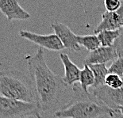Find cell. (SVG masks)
<instances>
[{"label": "cell", "instance_id": "6da1fadb", "mask_svg": "<svg viewBox=\"0 0 123 118\" xmlns=\"http://www.w3.org/2000/svg\"><path fill=\"white\" fill-rule=\"evenodd\" d=\"M25 59L34 86L38 106L41 112L51 111L58 104L67 86L63 78L49 67L42 48H39L34 55H26Z\"/></svg>", "mask_w": 123, "mask_h": 118}, {"label": "cell", "instance_id": "7a4b0ae2", "mask_svg": "<svg viewBox=\"0 0 123 118\" xmlns=\"http://www.w3.org/2000/svg\"><path fill=\"white\" fill-rule=\"evenodd\" d=\"M0 95L13 100L37 104L33 81L30 76L18 70L0 71Z\"/></svg>", "mask_w": 123, "mask_h": 118}, {"label": "cell", "instance_id": "3957f363", "mask_svg": "<svg viewBox=\"0 0 123 118\" xmlns=\"http://www.w3.org/2000/svg\"><path fill=\"white\" fill-rule=\"evenodd\" d=\"M116 112L103 104L98 103L91 98L70 102L54 112L57 118H100L114 117Z\"/></svg>", "mask_w": 123, "mask_h": 118}, {"label": "cell", "instance_id": "277c9868", "mask_svg": "<svg viewBox=\"0 0 123 118\" xmlns=\"http://www.w3.org/2000/svg\"><path fill=\"white\" fill-rule=\"evenodd\" d=\"M42 118L37 104L13 100L0 95V118Z\"/></svg>", "mask_w": 123, "mask_h": 118}, {"label": "cell", "instance_id": "5b68a950", "mask_svg": "<svg viewBox=\"0 0 123 118\" xmlns=\"http://www.w3.org/2000/svg\"><path fill=\"white\" fill-rule=\"evenodd\" d=\"M91 94V96L115 112L123 106V86L117 90H112L104 85L93 88Z\"/></svg>", "mask_w": 123, "mask_h": 118}, {"label": "cell", "instance_id": "8992f818", "mask_svg": "<svg viewBox=\"0 0 123 118\" xmlns=\"http://www.w3.org/2000/svg\"><path fill=\"white\" fill-rule=\"evenodd\" d=\"M19 35L22 38L37 44L40 48L48 49L50 51L57 52L61 51L64 48L61 40L55 33L42 35V34H37L27 30H20Z\"/></svg>", "mask_w": 123, "mask_h": 118}, {"label": "cell", "instance_id": "52a82bcc", "mask_svg": "<svg viewBox=\"0 0 123 118\" xmlns=\"http://www.w3.org/2000/svg\"><path fill=\"white\" fill-rule=\"evenodd\" d=\"M51 27L61 40L64 48L72 52L81 51L82 48L77 43V35L70 30L68 26L61 22H53L51 24Z\"/></svg>", "mask_w": 123, "mask_h": 118}, {"label": "cell", "instance_id": "ba28073f", "mask_svg": "<svg viewBox=\"0 0 123 118\" xmlns=\"http://www.w3.org/2000/svg\"><path fill=\"white\" fill-rule=\"evenodd\" d=\"M123 25V1L121 7L115 12L106 11L102 14V20L94 30L98 34L104 30H117Z\"/></svg>", "mask_w": 123, "mask_h": 118}, {"label": "cell", "instance_id": "9c48e42d", "mask_svg": "<svg viewBox=\"0 0 123 118\" xmlns=\"http://www.w3.org/2000/svg\"><path fill=\"white\" fill-rule=\"evenodd\" d=\"M0 11L6 17L8 22L30 18V14L20 6L17 0H0Z\"/></svg>", "mask_w": 123, "mask_h": 118}, {"label": "cell", "instance_id": "30bf717a", "mask_svg": "<svg viewBox=\"0 0 123 118\" xmlns=\"http://www.w3.org/2000/svg\"><path fill=\"white\" fill-rule=\"evenodd\" d=\"M117 55L114 47H99L98 49L90 52L83 60V64H106V63L114 61Z\"/></svg>", "mask_w": 123, "mask_h": 118}, {"label": "cell", "instance_id": "8fae6325", "mask_svg": "<svg viewBox=\"0 0 123 118\" xmlns=\"http://www.w3.org/2000/svg\"><path fill=\"white\" fill-rule=\"evenodd\" d=\"M60 58L64 67V75L63 77V81L66 84L67 86L72 87L74 90L76 87V83L80 82V77L81 69H80L72 60L70 59L69 56L65 53L60 54Z\"/></svg>", "mask_w": 123, "mask_h": 118}, {"label": "cell", "instance_id": "7c38bea8", "mask_svg": "<svg viewBox=\"0 0 123 118\" xmlns=\"http://www.w3.org/2000/svg\"><path fill=\"white\" fill-rule=\"evenodd\" d=\"M80 88L82 90L83 94L87 97L88 98H91V94L88 91V87H93L95 84V75L90 67L87 64H84L83 69H81L80 77Z\"/></svg>", "mask_w": 123, "mask_h": 118}, {"label": "cell", "instance_id": "4fadbf2b", "mask_svg": "<svg viewBox=\"0 0 123 118\" xmlns=\"http://www.w3.org/2000/svg\"><path fill=\"white\" fill-rule=\"evenodd\" d=\"M88 66L90 67L95 75V84L92 88L104 86L106 77L109 74V70L106 64H90Z\"/></svg>", "mask_w": 123, "mask_h": 118}, {"label": "cell", "instance_id": "5bb4252c", "mask_svg": "<svg viewBox=\"0 0 123 118\" xmlns=\"http://www.w3.org/2000/svg\"><path fill=\"white\" fill-rule=\"evenodd\" d=\"M77 43L90 52H93L101 47V44L97 35L77 36Z\"/></svg>", "mask_w": 123, "mask_h": 118}, {"label": "cell", "instance_id": "9a60e30c", "mask_svg": "<svg viewBox=\"0 0 123 118\" xmlns=\"http://www.w3.org/2000/svg\"><path fill=\"white\" fill-rule=\"evenodd\" d=\"M119 30H104L97 34L101 46L112 47L117 38Z\"/></svg>", "mask_w": 123, "mask_h": 118}, {"label": "cell", "instance_id": "2e32d148", "mask_svg": "<svg viewBox=\"0 0 123 118\" xmlns=\"http://www.w3.org/2000/svg\"><path fill=\"white\" fill-rule=\"evenodd\" d=\"M104 85L112 90H117L123 86V78L117 75L109 73L106 77Z\"/></svg>", "mask_w": 123, "mask_h": 118}, {"label": "cell", "instance_id": "e0dca14e", "mask_svg": "<svg viewBox=\"0 0 123 118\" xmlns=\"http://www.w3.org/2000/svg\"><path fill=\"white\" fill-rule=\"evenodd\" d=\"M109 73L123 77V56L117 57L108 68Z\"/></svg>", "mask_w": 123, "mask_h": 118}, {"label": "cell", "instance_id": "ac0fdd59", "mask_svg": "<svg viewBox=\"0 0 123 118\" xmlns=\"http://www.w3.org/2000/svg\"><path fill=\"white\" fill-rule=\"evenodd\" d=\"M119 34L114 44V48L117 55V57L123 56V26L119 29Z\"/></svg>", "mask_w": 123, "mask_h": 118}, {"label": "cell", "instance_id": "d6986e66", "mask_svg": "<svg viewBox=\"0 0 123 118\" xmlns=\"http://www.w3.org/2000/svg\"><path fill=\"white\" fill-rule=\"evenodd\" d=\"M122 1L119 0H105L104 6H105L106 11L108 12H115L118 10L121 7Z\"/></svg>", "mask_w": 123, "mask_h": 118}, {"label": "cell", "instance_id": "ffe728a7", "mask_svg": "<svg viewBox=\"0 0 123 118\" xmlns=\"http://www.w3.org/2000/svg\"><path fill=\"white\" fill-rule=\"evenodd\" d=\"M117 111L120 112V113H121V114H122V116L123 117V106H121V107H119L118 109H117Z\"/></svg>", "mask_w": 123, "mask_h": 118}, {"label": "cell", "instance_id": "44dd1931", "mask_svg": "<svg viewBox=\"0 0 123 118\" xmlns=\"http://www.w3.org/2000/svg\"><path fill=\"white\" fill-rule=\"evenodd\" d=\"M122 26H123V25H122Z\"/></svg>", "mask_w": 123, "mask_h": 118}]
</instances>
